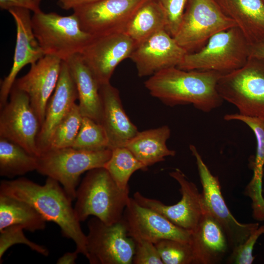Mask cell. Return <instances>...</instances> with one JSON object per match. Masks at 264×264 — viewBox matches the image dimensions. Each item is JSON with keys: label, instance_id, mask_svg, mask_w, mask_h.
<instances>
[{"label": "cell", "instance_id": "obj_1", "mask_svg": "<svg viewBox=\"0 0 264 264\" xmlns=\"http://www.w3.org/2000/svg\"><path fill=\"white\" fill-rule=\"evenodd\" d=\"M0 193L27 202L46 221L57 224L64 236L74 242L76 250L88 259L87 236L75 215L72 201L57 180L47 177L40 185L25 177L3 180Z\"/></svg>", "mask_w": 264, "mask_h": 264}, {"label": "cell", "instance_id": "obj_2", "mask_svg": "<svg viewBox=\"0 0 264 264\" xmlns=\"http://www.w3.org/2000/svg\"><path fill=\"white\" fill-rule=\"evenodd\" d=\"M221 75L213 71L185 70L175 66L151 76L144 85L151 95L166 105L191 104L209 112L223 102L217 89Z\"/></svg>", "mask_w": 264, "mask_h": 264}, {"label": "cell", "instance_id": "obj_3", "mask_svg": "<svg viewBox=\"0 0 264 264\" xmlns=\"http://www.w3.org/2000/svg\"><path fill=\"white\" fill-rule=\"evenodd\" d=\"M105 167L87 172L77 189L74 210L81 222L92 216L107 224L120 221L130 197Z\"/></svg>", "mask_w": 264, "mask_h": 264}, {"label": "cell", "instance_id": "obj_4", "mask_svg": "<svg viewBox=\"0 0 264 264\" xmlns=\"http://www.w3.org/2000/svg\"><path fill=\"white\" fill-rule=\"evenodd\" d=\"M250 46L240 29L234 26L214 35L198 51L187 53L176 67L225 74L246 63Z\"/></svg>", "mask_w": 264, "mask_h": 264}, {"label": "cell", "instance_id": "obj_5", "mask_svg": "<svg viewBox=\"0 0 264 264\" xmlns=\"http://www.w3.org/2000/svg\"><path fill=\"white\" fill-rule=\"evenodd\" d=\"M112 150L90 151L72 147L48 149L38 156L36 171L61 184L71 199H75L80 176L93 169L105 167Z\"/></svg>", "mask_w": 264, "mask_h": 264}, {"label": "cell", "instance_id": "obj_6", "mask_svg": "<svg viewBox=\"0 0 264 264\" xmlns=\"http://www.w3.org/2000/svg\"><path fill=\"white\" fill-rule=\"evenodd\" d=\"M217 89L239 114L264 120V60L249 57L241 67L222 74Z\"/></svg>", "mask_w": 264, "mask_h": 264}, {"label": "cell", "instance_id": "obj_7", "mask_svg": "<svg viewBox=\"0 0 264 264\" xmlns=\"http://www.w3.org/2000/svg\"><path fill=\"white\" fill-rule=\"evenodd\" d=\"M34 34L44 55L66 61L80 54L92 36L81 27L77 17L55 12L34 13L31 18Z\"/></svg>", "mask_w": 264, "mask_h": 264}, {"label": "cell", "instance_id": "obj_8", "mask_svg": "<svg viewBox=\"0 0 264 264\" xmlns=\"http://www.w3.org/2000/svg\"><path fill=\"white\" fill-rule=\"evenodd\" d=\"M237 26L215 0H188L174 38L188 53L201 48L214 35Z\"/></svg>", "mask_w": 264, "mask_h": 264}, {"label": "cell", "instance_id": "obj_9", "mask_svg": "<svg viewBox=\"0 0 264 264\" xmlns=\"http://www.w3.org/2000/svg\"><path fill=\"white\" fill-rule=\"evenodd\" d=\"M86 246L91 264H132L135 241L122 219L107 224L96 217L88 222Z\"/></svg>", "mask_w": 264, "mask_h": 264}, {"label": "cell", "instance_id": "obj_10", "mask_svg": "<svg viewBox=\"0 0 264 264\" xmlns=\"http://www.w3.org/2000/svg\"><path fill=\"white\" fill-rule=\"evenodd\" d=\"M189 148L196 159L205 207L222 227L232 250L243 242L259 223H241L235 218L225 202L218 177L212 174L195 146Z\"/></svg>", "mask_w": 264, "mask_h": 264}, {"label": "cell", "instance_id": "obj_11", "mask_svg": "<svg viewBox=\"0 0 264 264\" xmlns=\"http://www.w3.org/2000/svg\"><path fill=\"white\" fill-rule=\"evenodd\" d=\"M9 97V101L0 109V138L14 142L39 156L37 138L41 125L29 97L14 85Z\"/></svg>", "mask_w": 264, "mask_h": 264}, {"label": "cell", "instance_id": "obj_12", "mask_svg": "<svg viewBox=\"0 0 264 264\" xmlns=\"http://www.w3.org/2000/svg\"><path fill=\"white\" fill-rule=\"evenodd\" d=\"M149 0H97L78 6L73 13L93 36L124 32L137 11Z\"/></svg>", "mask_w": 264, "mask_h": 264}, {"label": "cell", "instance_id": "obj_13", "mask_svg": "<svg viewBox=\"0 0 264 264\" xmlns=\"http://www.w3.org/2000/svg\"><path fill=\"white\" fill-rule=\"evenodd\" d=\"M169 175L180 186L181 198L176 203L166 205L139 192L134 193L133 198L141 205L157 212L175 225L192 232L207 210L202 194L180 169H175L170 172Z\"/></svg>", "mask_w": 264, "mask_h": 264}, {"label": "cell", "instance_id": "obj_14", "mask_svg": "<svg viewBox=\"0 0 264 264\" xmlns=\"http://www.w3.org/2000/svg\"><path fill=\"white\" fill-rule=\"evenodd\" d=\"M135 46L125 32L92 36L80 54L100 85L110 82L116 67L130 58Z\"/></svg>", "mask_w": 264, "mask_h": 264}, {"label": "cell", "instance_id": "obj_15", "mask_svg": "<svg viewBox=\"0 0 264 264\" xmlns=\"http://www.w3.org/2000/svg\"><path fill=\"white\" fill-rule=\"evenodd\" d=\"M129 236L154 243L162 239L189 243L192 231L181 228L157 212L130 198L122 218Z\"/></svg>", "mask_w": 264, "mask_h": 264}, {"label": "cell", "instance_id": "obj_16", "mask_svg": "<svg viewBox=\"0 0 264 264\" xmlns=\"http://www.w3.org/2000/svg\"><path fill=\"white\" fill-rule=\"evenodd\" d=\"M187 53L163 29L136 44L129 58L135 64L138 75L142 77L177 66Z\"/></svg>", "mask_w": 264, "mask_h": 264}, {"label": "cell", "instance_id": "obj_17", "mask_svg": "<svg viewBox=\"0 0 264 264\" xmlns=\"http://www.w3.org/2000/svg\"><path fill=\"white\" fill-rule=\"evenodd\" d=\"M62 62V60L56 57L44 55L31 65L27 73L16 79L13 85L27 94L41 126L47 103L59 80Z\"/></svg>", "mask_w": 264, "mask_h": 264}, {"label": "cell", "instance_id": "obj_18", "mask_svg": "<svg viewBox=\"0 0 264 264\" xmlns=\"http://www.w3.org/2000/svg\"><path fill=\"white\" fill-rule=\"evenodd\" d=\"M30 11L21 8L8 10L16 23V42L12 66L0 84V109L8 102L10 91L20 70L28 64H34L44 55L34 34Z\"/></svg>", "mask_w": 264, "mask_h": 264}, {"label": "cell", "instance_id": "obj_19", "mask_svg": "<svg viewBox=\"0 0 264 264\" xmlns=\"http://www.w3.org/2000/svg\"><path fill=\"white\" fill-rule=\"evenodd\" d=\"M78 99L76 86L67 63L62 61L55 89L45 108L44 122L37 138L40 154L47 149L52 134Z\"/></svg>", "mask_w": 264, "mask_h": 264}, {"label": "cell", "instance_id": "obj_20", "mask_svg": "<svg viewBox=\"0 0 264 264\" xmlns=\"http://www.w3.org/2000/svg\"><path fill=\"white\" fill-rule=\"evenodd\" d=\"M99 91L102 105L100 124L106 132L109 148L125 147L137 133V128L127 115L117 88L109 82L100 85Z\"/></svg>", "mask_w": 264, "mask_h": 264}, {"label": "cell", "instance_id": "obj_21", "mask_svg": "<svg viewBox=\"0 0 264 264\" xmlns=\"http://www.w3.org/2000/svg\"><path fill=\"white\" fill-rule=\"evenodd\" d=\"M189 243L193 264L220 263L230 249L223 229L207 209L192 232Z\"/></svg>", "mask_w": 264, "mask_h": 264}, {"label": "cell", "instance_id": "obj_22", "mask_svg": "<svg viewBox=\"0 0 264 264\" xmlns=\"http://www.w3.org/2000/svg\"><path fill=\"white\" fill-rule=\"evenodd\" d=\"M226 121H240L248 126L255 134L256 152L253 164V176L246 186L244 194L252 201V216L257 219L264 218V196L263 180L264 174V120L238 113L227 114Z\"/></svg>", "mask_w": 264, "mask_h": 264}, {"label": "cell", "instance_id": "obj_23", "mask_svg": "<svg viewBox=\"0 0 264 264\" xmlns=\"http://www.w3.org/2000/svg\"><path fill=\"white\" fill-rule=\"evenodd\" d=\"M251 45L264 43V0H215Z\"/></svg>", "mask_w": 264, "mask_h": 264}, {"label": "cell", "instance_id": "obj_24", "mask_svg": "<svg viewBox=\"0 0 264 264\" xmlns=\"http://www.w3.org/2000/svg\"><path fill=\"white\" fill-rule=\"evenodd\" d=\"M66 62L76 86L81 114L100 123L102 105L99 82L80 54L74 55Z\"/></svg>", "mask_w": 264, "mask_h": 264}, {"label": "cell", "instance_id": "obj_25", "mask_svg": "<svg viewBox=\"0 0 264 264\" xmlns=\"http://www.w3.org/2000/svg\"><path fill=\"white\" fill-rule=\"evenodd\" d=\"M170 135L171 130L167 125L138 132L125 147L148 168L176 155V152L166 145Z\"/></svg>", "mask_w": 264, "mask_h": 264}, {"label": "cell", "instance_id": "obj_26", "mask_svg": "<svg viewBox=\"0 0 264 264\" xmlns=\"http://www.w3.org/2000/svg\"><path fill=\"white\" fill-rule=\"evenodd\" d=\"M46 221L27 202L0 193V231L11 225L35 232L45 229Z\"/></svg>", "mask_w": 264, "mask_h": 264}, {"label": "cell", "instance_id": "obj_27", "mask_svg": "<svg viewBox=\"0 0 264 264\" xmlns=\"http://www.w3.org/2000/svg\"><path fill=\"white\" fill-rule=\"evenodd\" d=\"M165 13L157 0H149L135 13L125 33L136 44L161 30L165 29Z\"/></svg>", "mask_w": 264, "mask_h": 264}, {"label": "cell", "instance_id": "obj_28", "mask_svg": "<svg viewBox=\"0 0 264 264\" xmlns=\"http://www.w3.org/2000/svg\"><path fill=\"white\" fill-rule=\"evenodd\" d=\"M38 156L19 145L0 138V175L12 178L36 170Z\"/></svg>", "mask_w": 264, "mask_h": 264}, {"label": "cell", "instance_id": "obj_29", "mask_svg": "<svg viewBox=\"0 0 264 264\" xmlns=\"http://www.w3.org/2000/svg\"><path fill=\"white\" fill-rule=\"evenodd\" d=\"M105 168L117 185L124 190L129 189V181L135 172L145 171L148 168L125 147L112 150L111 157Z\"/></svg>", "mask_w": 264, "mask_h": 264}, {"label": "cell", "instance_id": "obj_30", "mask_svg": "<svg viewBox=\"0 0 264 264\" xmlns=\"http://www.w3.org/2000/svg\"><path fill=\"white\" fill-rule=\"evenodd\" d=\"M83 117L78 104L75 103L54 129L47 150L72 147Z\"/></svg>", "mask_w": 264, "mask_h": 264}, {"label": "cell", "instance_id": "obj_31", "mask_svg": "<svg viewBox=\"0 0 264 264\" xmlns=\"http://www.w3.org/2000/svg\"><path fill=\"white\" fill-rule=\"evenodd\" d=\"M72 147L90 151L109 149L108 137L103 126L89 117L83 116Z\"/></svg>", "mask_w": 264, "mask_h": 264}, {"label": "cell", "instance_id": "obj_32", "mask_svg": "<svg viewBox=\"0 0 264 264\" xmlns=\"http://www.w3.org/2000/svg\"><path fill=\"white\" fill-rule=\"evenodd\" d=\"M163 264H193L189 243L162 239L154 243Z\"/></svg>", "mask_w": 264, "mask_h": 264}, {"label": "cell", "instance_id": "obj_33", "mask_svg": "<svg viewBox=\"0 0 264 264\" xmlns=\"http://www.w3.org/2000/svg\"><path fill=\"white\" fill-rule=\"evenodd\" d=\"M23 228L19 225H11L0 231V259L7 249L16 244H23L31 250L44 256L49 255L48 250L43 245L36 243L25 237Z\"/></svg>", "mask_w": 264, "mask_h": 264}, {"label": "cell", "instance_id": "obj_34", "mask_svg": "<svg viewBox=\"0 0 264 264\" xmlns=\"http://www.w3.org/2000/svg\"><path fill=\"white\" fill-rule=\"evenodd\" d=\"M264 234V225L254 230L242 243L231 250L228 258L229 264H251L255 259L253 256L254 246L259 237Z\"/></svg>", "mask_w": 264, "mask_h": 264}, {"label": "cell", "instance_id": "obj_35", "mask_svg": "<svg viewBox=\"0 0 264 264\" xmlns=\"http://www.w3.org/2000/svg\"><path fill=\"white\" fill-rule=\"evenodd\" d=\"M157 0L166 16V30L174 37L179 27L188 0Z\"/></svg>", "mask_w": 264, "mask_h": 264}, {"label": "cell", "instance_id": "obj_36", "mask_svg": "<svg viewBox=\"0 0 264 264\" xmlns=\"http://www.w3.org/2000/svg\"><path fill=\"white\" fill-rule=\"evenodd\" d=\"M134 240L135 250L132 264H163L154 243L144 240Z\"/></svg>", "mask_w": 264, "mask_h": 264}, {"label": "cell", "instance_id": "obj_37", "mask_svg": "<svg viewBox=\"0 0 264 264\" xmlns=\"http://www.w3.org/2000/svg\"><path fill=\"white\" fill-rule=\"evenodd\" d=\"M42 0H0L1 10L8 11L13 8H21L29 10L34 13L42 10L40 3Z\"/></svg>", "mask_w": 264, "mask_h": 264}, {"label": "cell", "instance_id": "obj_38", "mask_svg": "<svg viewBox=\"0 0 264 264\" xmlns=\"http://www.w3.org/2000/svg\"><path fill=\"white\" fill-rule=\"evenodd\" d=\"M97 0H57V4L59 7L65 10H69L85 4Z\"/></svg>", "mask_w": 264, "mask_h": 264}, {"label": "cell", "instance_id": "obj_39", "mask_svg": "<svg viewBox=\"0 0 264 264\" xmlns=\"http://www.w3.org/2000/svg\"><path fill=\"white\" fill-rule=\"evenodd\" d=\"M79 253L75 250L73 252L65 253L57 261V264H74L78 257Z\"/></svg>", "mask_w": 264, "mask_h": 264}, {"label": "cell", "instance_id": "obj_40", "mask_svg": "<svg viewBox=\"0 0 264 264\" xmlns=\"http://www.w3.org/2000/svg\"><path fill=\"white\" fill-rule=\"evenodd\" d=\"M249 57L264 60V43L251 45Z\"/></svg>", "mask_w": 264, "mask_h": 264}, {"label": "cell", "instance_id": "obj_41", "mask_svg": "<svg viewBox=\"0 0 264 264\" xmlns=\"http://www.w3.org/2000/svg\"><path fill=\"white\" fill-rule=\"evenodd\" d=\"M263 195L264 196V186H263Z\"/></svg>", "mask_w": 264, "mask_h": 264}, {"label": "cell", "instance_id": "obj_42", "mask_svg": "<svg viewBox=\"0 0 264 264\" xmlns=\"http://www.w3.org/2000/svg\"></svg>", "mask_w": 264, "mask_h": 264}]
</instances>
